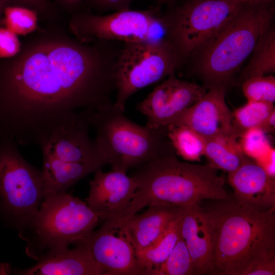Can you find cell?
<instances>
[{
    "label": "cell",
    "mask_w": 275,
    "mask_h": 275,
    "mask_svg": "<svg viewBox=\"0 0 275 275\" xmlns=\"http://www.w3.org/2000/svg\"><path fill=\"white\" fill-rule=\"evenodd\" d=\"M122 45L51 29L27 39L15 56L0 58V135L38 145L76 109L111 102Z\"/></svg>",
    "instance_id": "6da1fadb"
},
{
    "label": "cell",
    "mask_w": 275,
    "mask_h": 275,
    "mask_svg": "<svg viewBox=\"0 0 275 275\" xmlns=\"http://www.w3.org/2000/svg\"><path fill=\"white\" fill-rule=\"evenodd\" d=\"M217 201L206 209L214 233L211 274L270 272L275 267V207L258 211L234 200Z\"/></svg>",
    "instance_id": "7a4b0ae2"
},
{
    "label": "cell",
    "mask_w": 275,
    "mask_h": 275,
    "mask_svg": "<svg viewBox=\"0 0 275 275\" xmlns=\"http://www.w3.org/2000/svg\"><path fill=\"white\" fill-rule=\"evenodd\" d=\"M130 176L136 185L133 197L122 211L110 217L118 225L151 205L184 207L204 200L230 199L224 187L225 179L217 169L209 163L182 161L175 153L136 168Z\"/></svg>",
    "instance_id": "3957f363"
},
{
    "label": "cell",
    "mask_w": 275,
    "mask_h": 275,
    "mask_svg": "<svg viewBox=\"0 0 275 275\" xmlns=\"http://www.w3.org/2000/svg\"><path fill=\"white\" fill-rule=\"evenodd\" d=\"M269 2L244 3L192 55L196 69L208 89L225 90L263 33L271 24Z\"/></svg>",
    "instance_id": "277c9868"
},
{
    "label": "cell",
    "mask_w": 275,
    "mask_h": 275,
    "mask_svg": "<svg viewBox=\"0 0 275 275\" xmlns=\"http://www.w3.org/2000/svg\"><path fill=\"white\" fill-rule=\"evenodd\" d=\"M112 102L92 109L90 125L94 139L112 170L124 173L175 153L166 128L153 129L132 122Z\"/></svg>",
    "instance_id": "5b68a950"
},
{
    "label": "cell",
    "mask_w": 275,
    "mask_h": 275,
    "mask_svg": "<svg viewBox=\"0 0 275 275\" xmlns=\"http://www.w3.org/2000/svg\"><path fill=\"white\" fill-rule=\"evenodd\" d=\"M100 220L87 203L65 192L44 198L20 236L27 242L28 254L38 260L47 252L76 244Z\"/></svg>",
    "instance_id": "8992f818"
},
{
    "label": "cell",
    "mask_w": 275,
    "mask_h": 275,
    "mask_svg": "<svg viewBox=\"0 0 275 275\" xmlns=\"http://www.w3.org/2000/svg\"><path fill=\"white\" fill-rule=\"evenodd\" d=\"M17 145L0 135V221L20 232L43 200V181L42 170L23 157Z\"/></svg>",
    "instance_id": "52a82bcc"
},
{
    "label": "cell",
    "mask_w": 275,
    "mask_h": 275,
    "mask_svg": "<svg viewBox=\"0 0 275 275\" xmlns=\"http://www.w3.org/2000/svg\"><path fill=\"white\" fill-rule=\"evenodd\" d=\"M181 63L165 39L124 42L116 68L114 105L124 112L127 100L139 90L174 73Z\"/></svg>",
    "instance_id": "ba28073f"
},
{
    "label": "cell",
    "mask_w": 275,
    "mask_h": 275,
    "mask_svg": "<svg viewBox=\"0 0 275 275\" xmlns=\"http://www.w3.org/2000/svg\"><path fill=\"white\" fill-rule=\"evenodd\" d=\"M244 3L188 0L162 14L166 39L181 64L231 18Z\"/></svg>",
    "instance_id": "9c48e42d"
},
{
    "label": "cell",
    "mask_w": 275,
    "mask_h": 275,
    "mask_svg": "<svg viewBox=\"0 0 275 275\" xmlns=\"http://www.w3.org/2000/svg\"><path fill=\"white\" fill-rule=\"evenodd\" d=\"M70 32L82 42H126L155 39L154 30L166 31L162 14L156 7L145 10L128 9L106 15L75 13L69 23Z\"/></svg>",
    "instance_id": "30bf717a"
},
{
    "label": "cell",
    "mask_w": 275,
    "mask_h": 275,
    "mask_svg": "<svg viewBox=\"0 0 275 275\" xmlns=\"http://www.w3.org/2000/svg\"><path fill=\"white\" fill-rule=\"evenodd\" d=\"M92 109L75 112L65 122L53 128L40 142L42 156L67 162L99 163L108 161L95 140L90 136V116Z\"/></svg>",
    "instance_id": "8fae6325"
},
{
    "label": "cell",
    "mask_w": 275,
    "mask_h": 275,
    "mask_svg": "<svg viewBox=\"0 0 275 275\" xmlns=\"http://www.w3.org/2000/svg\"><path fill=\"white\" fill-rule=\"evenodd\" d=\"M206 92L205 87L172 73L138 104L137 109L147 117L146 126L166 128Z\"/></svg>",
    "instance_id": "7c38bea8"
},
{
    "label": "cell",
    "mask_w": 275,
    "mask_h": 275,
    "mask_svg": "<svg viewBox=\"0 0 275 275\" xmlns=\"http://www.w3.org/2000/svg\"><path fill=\"white\" fill-rule=\"evenodd\" d=\"M78 243L87 247L104 275H143L135 250L121 228L104 222Z\"/></svg>",
    "instance_id": "4fadbf2b"
},
{
    "label": "cell",
    "mask_w": 275,
    "mask_h": 275,
    "mask_svg": "<svg viewBox=\"0 0 275 275\" xmlns=\"http://www.w3.org/2000/svg\"><path fill=\"white\" fill-rule=\"evenodd\" d=\"M208 90L170 125L187 126L206 139L222 134L237 137L233 129L232 113L225 100V90L218 87Z\"/></svg>",
    "instance_id": "5bb4252c"
},
{
    "label": "cell",
    "mask_w": 275,
    "mask_h": 275,
    "mask_svg": "<svg viewBox=\"0 0 275 275\" xmlns=\"http://www.w3.org/2000/svg\"><path fill=\"white\" fill-rule=\"evenodd\" d=\"M136 189L134 180L126 173L113 170L104 172L100 169L95 172L90 182L87 204L104 221L122 211Z\"/></svg>",
    "instance_id": "9a60e30c"
},
{
    "label": "cell",
    "mask_w": 275,
    "mask_h": 275,
    "mask_svg": "<svg viewBox=\"0 0 275 275\" xmlns=\"http://www.w3.org/2000/svg\"><path fill=\"white\" fill-rule=\"evenodd\" d=\"M228 174L238 204L258 211L275 207L274 177L256 162L248 157L236 170Z\"/></svg>",
    "instance_id": "2e32d148"
},
{
    "label": "cell",
    "mask_w": 275,
    "mask_h": 275,
    "mask_svg": "<svg viewBox=\"0 0 275 275\" xmlns=\"http://www.w3.org/2000/svg\"><path fill=\"white\" fill-rule=\"evenodd\" d=\"M182 208L180 236L190 255L195 274H211L214 233L210 216L199 204Z\"/></svg>",
    "instance_id": "e0dca14e"
},
{
    "label": "cell",
    "mask_w": 275,
    "mask_h": 275,
    "mask_svg": "<svg viewBox=\"0 0 275 275\" xmlns=\"http://www.w3.org/2000/svg\"><path fill=\"white\" fill-rule=\"evenodd\" d=\"M73 249L68 247L49 252L33 266L16 269L21 275H104L87 247L78 243Z\"/></svg>",
    "instance_id": "ac0fdd59"
},
{
    "label": "cell",
    "mask_w": 275,
    "mask_h": 275,
    "mask_svg": "<svg viewBox=\"0 0 275 275\" xmlns=\"http://www.w3.org/2000/svg\"><path fill=\"white\" fill-rule=\"evenodd\" d=\"M182 213L180 207L151 205L144 212L132 215L119 228L129 240L136 253L152 244Z\"/></svg>",
    "instance_id": "d6986e66"
},
{
    "label": "cell",
    "mask_w": 275,
    "mask_h": 275,
    "mask_svg": "<svg viewBox=\"0 0 275 275\" xmlns=\"http://www.w3.org/2000/svg\"><path fill=\"white\" fill-rule=\"evenodd\" d=\"M103 167L99 163L67 162L43 156V199L66 192L86 176Z\"/></svg>",
    "instance_id": "ffe728a7"
},
{
    "label": "cell",
    "mask_w": 275,
    "mask_h": 275,
    "mask_svg": "<svg viewBox=\"0 0 275 275\" xmlns=\"http://www.w3.org/2000/svg\"><path fill=\"white\" fill-rule=\"evenodd\" d=\"M233 134H222L206 139L204 155L212 167L228 173L236 170L248 157Z\"/></svg>",
    "instance_id": "44dd1931"
},
{
    "label": "cell",
    "mask_w": 275,
    "mask_h": 275,
    "mask_svg": "<svg viewBox=\"0 0 275 275\" xmlns=\"http://www.w3.org/2000/svg\"><path fill=\"white\" fill-rule=\"evenodd\" d=\"M182 216L174 220L152 244L136 253L143 275L162 264L172 251L180 236Z\"/></svg>",
    "instance_id": "7402d4cb"
},
{
    "label": "cell",
    "mask_w": 275,
    "mask_h": 275,
    "mask_svg": "<svg viewBox=\"0 0 275 275\" xmlns=\"http://www.w3.org/2000/svg\"><path fill=\"white\" fill-rule=\"evenodd\" d=\"M248 64L242 71L241 79L265 75L275 71V30L272 24L263 33L255 44Z\"/></svg>",
    "instance_id": "603a6c76"
},
{
    "label": "cell",
    "mask_w": 275,
    "mask_h": 275,
    "mask_svg": "<svg viewBox=\"0 0 275 275\" xmlns=\"http://www.w3.org/2000/svg\"><path fill=\"white\" fill-rule=\"evenodd\" d=\"M166 131L175 152L184 159L199 161L204 155L206 139L191 128L183 125H170Z\"/></svg>",
    "instance_id": "cb8c5ba5"
},
{
    "label": "cell",
    "mask_w": 275,
    "mask_h": 275,
    "mask_svg": "<svg viewBox=\"0 0 275 275\" xmlns=\"http://www.w3.org/2000/svg\"><path fill=\"white\" fill-rule=\"evenodd\" d=\"M274 110L273 103L248 101L232 113L234 133L240 138L245 131L259 128Z\"/></svg>",
    "instance_id": "d4e9b609"
},
{
    "label": "cell",
    "mask_w": 275,
    "mask_h": 275,
    "mask_svg": "<svg viewBox=\"0 0 275 275\" xmlns=\"http://www.w3.org/2000/svg\"><path fill=\"white\" fill-rule=\"evenodd\" d=\"M190 274H195L194 265L189 251L181 236L167 259L146 273V275Z\"/></svg>",
    "instance_id": "484cf974"
},
{
    "label": "cell",
    "mask_w": 275,
    "mask_h": 275,
    "mask_svg": "<svg viewBox=\"0 0 275 275\" xmlns=\"http://www.w3.org/2000/svg\"><path fill=\"white\" fill-rule=\"evenodd\" d=\"M38 14L27 7L9 5L4 10L1 23L17 35H26L39 29Z\"/></svg>",
    "instance_id": "4316f807"
},
{
    "label": "cell",
    "mask_w": 275,
    "mask_h": 275,
    "mask_svg": "<svg viewBox=\"0 0 275 275\" xmlns=\"http://www.w3.org/2000/svg\"><path fill=\"white\" fill-rule=\"evenodd\" d=\"M242 91L248 101L273 103L275 77L272 75L250 77L243 82Z\"/></svg>",
    "instance_id": "83f0119b"
},
{
    "label": "cell",
    "mask_w": 275,
    "mask_h": 275,
    "mask_svg": "<svg viewBox=\"0 0 275 275\" xmlns=\"http://www.w3.org/2000/svg\"><path fill=\"white\" fill-rule=\"evenodd\" d=\"M265 134L258 127L245 131L240 137L239 142L244 154L256 160L266 153L272 146Z\"/></svg>",
    "instance_id": "f1b7e54d"
},
{
    "label": "cell",
    "mask_w": 275,
    "mask_h": 275,
    "mask_svg": "<svg viewBox=\"0 0 275 275\" xmlns=\"http://www.w3.org/2000/svg\"><path fill=\"white\" fill-rule=\"evenodd\" d=\"M21 44L17 35L7 29L0 27V58H9L16 55Z\"/></svg>",
    "instance_id": "f546056e"
},
{
    "label": "cell",
    "mask_w": 275,
    "mask_h": 275,
    "mask_svg": "<svg viewBox=\"0 0 275 275\" xmlns=\"http://www.w3.org/2000/svg\"><path fill=\"white\" fill-rule=\"evenodd\" d=\"M134 0H87V7L98 12L108 10L116 11L130 9V5Z\"/></svg>",
    "instance_id": "4dcf8cb0"
},
{
    "label": "cell",
    "mask_w": 275,
    "mask_h": 275,
    "mask_svg": "<svg viewBox=\"0 0 275 275\" xmlns=\"http://www.w3.org/2000/svg\"><path fill=\"white\" fill-rule=\"evenodd\" d=\"M10 5L27 7L42 15L50 14L52 6L48 0H8Z\"/></svg>",
    "instance_id": "1f68e13d"
},
{
    "label": "cell",
    "mask_w": 275,
    "mask_h": 275,
    "mask_svg": "<svg viewBox=\"0 0 275 275\" xmlns=\"http://www.w3.org/2000/svg\"><path fill=\"white\" fill-rule=\"evenodd\" d=\"M274 156L275 150L271 147L266 153L256 160V162L272 177H274Z\"/></svg>",
    "instance_id": "d6a6232c"
},
{
    "label": "cell",
    "mask_w": 275,
    "mask_h": 275,
    "mask_svg": "<svg viewBox=\"0 0 275 275\" xmlns=\"http://www.w3.org/2000/svg\"><path fill=\"white\" fill-rule=\"evenodd\" d=\"M259 128L266 134L274 132L275 128V110L270 114Z\"/></svg>",
    "instance_id": "836d02e7"
},
{
    "label": "cell",
    "mask_w": 275,
    "mask_h": 275,
    "mask_svg": "<svg viewBox=\"0 0 275 275\" xmlns=\"http://www.w3.org/2000/svg\"><path fill=\"white\" fill-rule=\"evenodd\" d=\"M59 3L65 9L76 12L80 7L84 0H57Z\"/></svg>",
    "instance_id": "e575fe53"
},
{
    "label": "cell",
    "mask_w": 275,
    "mask_h": 275,
    "mask_svg": "<svg viewBox=\"0 0 275 275\" xmlns=\"http://www.w3.org/2000/svg\"><path fill=\"white\" fill-rule=\"evenodd\" d=\"M10 4L8 0H0V23L2 22L4 10Z\"/></svg>",
    "instance_id": "d590c367"
},
{
    "label": "cell",
    "mask_w": 275,
    "mask_h": 275,
    "mask_svg": "<svg viewBox=\"0 0 275 275\" xmlns=\"http://www.w3.org/2000/svg\"><path fill=\"white\" fill-rule=\"evenodd\" d=\"M229 1L239 2V3H245L252 2H269L271 0H229Z\"/></svg>",
    "instance_id": "8d00e7d4"
},
{
    "label": "cell",
    "mask_w": 275,
    "mask_h": 275,
    "mask_svg": "<svg viewBox=\"0 0 275 275\" xmlns=\"http://www.w3.org/2000/svg\"><path fill=\"white\" fill-rule=\"evenodd\" d=\"M174 0H157V5L156 7L158 9H160L161 6L167 3H170L172 2Z\"/></svg>",
    "instance_id": "74e56055"
}]
</instances>
